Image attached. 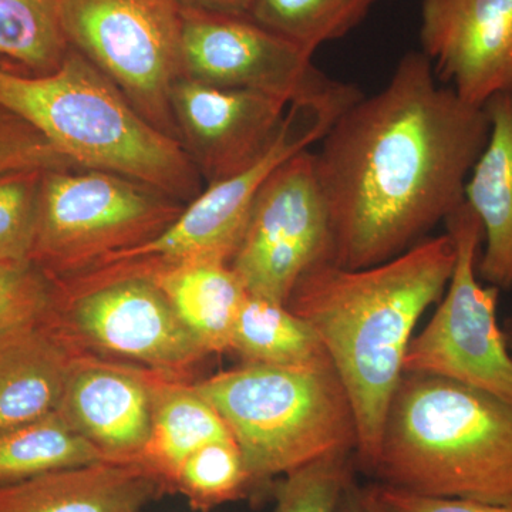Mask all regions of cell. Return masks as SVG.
I'll return each instance as SVG.
<instances>
[{"mask_svg": "<svg viewBox=\"0 0 512 512\" xmlns=\"http://www.w3.org/2000/svg\"><path fill=\"white\" fill-rule=\"evenodd\" d=\"M488 134L484 107L440 86L423 53H406L382 90L336 117L315 153L332 264H382L427 238L466 201Z\"/></svg>", "mask_w": 512, "mask_h": 512, "instance_id": "1", "label": "cell"}, {"mask_svg": "<svg viewBox=\"0 0 512 512\" xmlns=\"http://www.w3.org/2000/svg\"><path fill=\"white\" fill-rule=\"evenodd\" d=\"M454 262L456 249L446 232L367 268L345 269L330 261L313 266L286 302L322 340L348 393L356 454L367 471L379 451L414 328L444 295Z\"/></svg>", "mask_w": 512, "mask_h": 512, "instance_id": "2", "label": "cell"}, {"mask_svg": "<svg viewBox=\"0 0 512 512\" xmlns=\"http://www.w3.org/2000/svg\"><path fill=\"white\" fill-rule=\"evenodd\" d=\"M370 473L429 497L512 503V404L446 377L403 373Z\"/></svg>", "mask_w": 512, "mask_h": 512, "instance_id": "3", "label": "cell"}, {"mask_svg": "<svg viewBox=\"0 0 512 512\" xmlns=\"http://www.w3.org/2000/svg\"><path fill=\"white\" fill-rule=\"evenodd\" d=\"M0 106L28 121L80 170L120 175L183 204L204 190L183 144L141 116L72 47L45 76L0 67Z\"/></svg>", "mask_w": 512, "mask_h": 512, "instance_id": "4", "label": "cell"}, {"mask_svg": "<svg viewBox=\"0 0 512 512\" xmlns=\"http://www.w3.org/2000/svg\"><path fill=\"white\" fill-rule=\"evenodd\" d=\"M192 387L237 443L249 494L320 457L356 451L355 414L333 365H244Z\"/></svg>", "mask_w": 512, "mask_h": 512, "instance_id": "5", "label": "cell"}, {"mask_svg": "<svg viewBox=\"0 0 512 512\" xmlns=\"http://www.w3.org/2000/svg\"><path fill=\"white\" fill-rule=\"evenodd\" d=\"M183 208V202L120 175L45 171L30 262L53 281L72 278L150 241Z\"/></svg>", "mask_w": 512, "mask_h": 512, "instance_id": "6", "label": "cell"}, {"mask_svg": "<svg viewBox=\"0 0 512 512\" xmlns=\"http://www.w3.org/2000/svg\"><path fill=\"white\" fill-rule=\"evenodd\" d=\"M339 113V104L332 100L292 101L271 146L254 164L225 180L207 184L150 241L117 252L87 271L150 276L192 262L229 264L266 178L289 158L322 140Z\"/></svg>", "mask_w": 512, "mask_h": 512, "instance_id": "7", "label": "cell"}, {"mask_svg": "<svg viewBox=\"0 0 512 512\" xmlns=\"http://www.w3.org/2000/svg\"><path fill=\"white\" fill-rule=\"evenodd\" d=\"M55 284L53 318L84 352L183 382L210 356L150 276L86 271Z\"/></svg>", "mask_w": 512, "mask_h": 512, "instance_id": "8", "label": "cell"}, {"mask_svg": "<svg viewBox=\"0 0 512 512\" xmlns=\"http://www.w3.org/2000/svg\"><path fill=\"white\" fill-rule=\"evenodd\" d=\"M62 19L70 47L116 84L141 116L178 140L171 93L183 77V3L63 0Z\"/></svg>", "mask_w": 512, "mask_h": 512, "instance_id": "9", "label": "cell"}, {"mask_svg": "<svg viewBox=\"0 0 512 512\" xmlns=\"http://www.w3.org/2000/svg\"><path fill=\"white\" fill-rule=\"evenodd\" d=\"M444 222L456 262L439 308L410 342L403 372L446 377L512 404V353L497 322L500 289L478 276L483 225L466 201Z\"/></svg>", "mask_w": 512, "mask_h": 512, "instance_id": "10", "label": "cell"}, {"mask_svg": "<svg viewBox=\"0 0 512 512\" xmlns=\"http://www.w3.org/2000/svg\"><path fill=\"white\" fill-rule=\"evenodd\" d=\"M332 249L315 153L303 150L266 178L229 266L248 295L286 305L309 269L332 262Z\"/></svg>", "mask_w": 512, "mask_h": 512, "instance_id": "11", "label": "cell"}, {"mask_svg": "<svg viewBox=\"0 0 512 512\" xmlns=\"http://www.w3.org/2000/svg\"><path fill=\"white\" fill-rule=\"evenodd\" d=\"M312 53L244 15L183 5V76L291 101L348 90L316 69Z\"/></svg>", "mask_w": 512, "mask_h": 512, "instance_id": "12", "label": "cell"}, {"mask_svg": "<svg viewBox=\"0 0 512 512\" xmlns=\"http://www.w3.org/2000/svg\"><path fill=\"white\" fill-rule=\"evenodd\" d=\"M171 104L178 140L207 184L241 173L268 150L291 101L181 77Z\"/></svg>", "mask_w": 512, "mask_h": 512, "instance_id": "13", "label": "cell"}, {"mask_svg": "<svg viewBox=\"0 0 512 512\" xmlns=\"http://www.w3.org/2000/svg\"><path fill=\"white\" fill-rule=\"evenodd\" d=\"M420 42L437 80L467 103L512 92V0H421Z\"/></svg>", "mask_w": 512, "mask_h": 512, "instance_id": "14", "label": "cell"}, {"mask_svg": "<svg viewBox=\"0 0 512 512\" xmlns=\"http://www.w3.org/2000/svg\"><path fill=\"white\" fill-rule=\"evenodd\" d=\"M156 372L83 352L57 412L107 461L140 463L153 429Z\"/></svg>", "mask_w": 512, "mask_h": 512, "instance_id": "15", "label": "cell"}, {"mask_svg": "<svg viewBox=\"0 0 512 512\" xmlns=\"http://www.w3.org/2000/svg\"><path fill=\"white\" fill-rule=\"evenodd\" d=\"M168 493L143 463L99 461L0 487V512H140Z\"/></svg>", "mask_w": 512, "mask_h": 512, "instance_id": "16", "label": "cell"}, {"mask_svg": "<svg viewBox=\"0 0 512 512\" xmlns=\"http://www.w3.org/2000/svg\"><path fill=\"white\" fill-rule=\"evenodd\" d=\"M53 318L0 340V431L57 412L74 360L82 353Z\"/></svg>", "mask_w": 512, "mask_h": 512, "instance_id": "17", "label": "cell"}, {"mask_svg": "<svg viewBox=\"0 0 512 512\" xmlns=\"http://www.w3.org/2000/svg\"><path fill=\"white\" fill-rule=\"evenodd\" d=\"M490 134L468 177L464 200L484 229L478 276L500 291L512 288V92L484 104Z\"/></svg>", "mask_w": 512, "mask_h": 512, "instance_id": "18", "label": "cell"}, {"mask_svg": "<svg viewBox=\"0 0 512 512\" xmlns=\"http://www.w3.org/2000/svg\"><path fill=\"white\" fill-rule=\"evenodd\" d=\"M150 278L202 348L210 355L229 350L248 292L227 262H192Z\"/></svg>", "mask_w": 512, "mask_h": 512, "instance_id": "19", "label": "cell"}, {"mask_svg": "<svg viewBox=\"0 0 512 512\" xmlns=\"http://www.w3.org/2000/svg\"><path fill=\"white\" fill-rule=\"evenodd\" d=\"M232 439L217 410L192 383L160 376L154 386L153 429L140 463L163 478L168 491L181 464L212 441Z\"/></svg>", "mask_w": 512, "mask_h": 512, "instance_id": "20", "label": "cell"}, {"mask_svg": "<svg viewBox=\"0 0 512 512\" xmlns=\"http://www.w3.org/2000/svg\"><path fill=\"white\" fill-rule=\"evenodd\" d=\"M229 350L244 365L318 367L332 365L315 330L284 303L248 295Z\"/></svg>", "mask_w": 512, "mask_h": 512, "instance_id": "21", "label": "cell"}, {"mask_svg": "<svg viewBox=\"0 0 512 512\" xmlns=\"http://www.w3.org/2000/svg\"><path fill=\"white\" fill-rule=\"evenodd\" d=\"M107 461L59 412L0 431V487Z\"/></svg>", "mask_w": 512, "mask_h": 512, "instance_id": "22", "label": "cell"}, {"mask_svg": "<svg viewBox=\"0 0 512 512\" xmlns=\"http://www.w3.org/2000/svg\"><path fill=\"white\" fill-rule=\"evenodd\" d=\"M62 6L63 0H0V60L28 76L55 72L70 50Z\"/></svg>", "mask_w": 512, "mask_h": 512, "instance_id": "23", "label": "cell"}, {"mask_svg": "<svg viewBox=\"0 0 512 512\" xmlns=\"http://www.w3.org/2000/svg\"><path fill=\"white\" fill-rule=\"evenodd\" d=\"M382 0H249V19L315 53L356 28Z\"/></svg>", "mask_w": 512, "mask_h": 512, "instance_id": "24", "label": "cell"}, {"mask_svg": "<svg viewBox=\"0 0 512 512\" xmlns=\"http://www.w3.org/2000/svg\"><path fill=\"white\" fill-rule=\"evenodd\" d=\"M173 491L187 497L194 510L210 511L249 494L244 458L234 439L212 441L181 464Z\"/></svg>", "mask_w": 512, "mask_h": 512, "instance_id": "25", "label": "cell"}, {"mask_svg": "<svg viewBox=\"0 0 512 512\" xmlns=\"http://www.w3.org/2000/svg\"><path fill=\"white\" fill-rule=\"evenodd\" d=\"M43 173L0 174V264L30 261Z\"/></svg>", "mask_w": 512, "mask_h": 512, "instance_id": "26", "label": "cell"}, {"mask_svg": "<svg viewBox=\"0 0 512 512\" xmlns=\"http://www.w3.org/2000/svg\"><path fill=\"white\" fill-rule=\"evenodd\" d=\"M350 453H332L295 468L275 485L274 512H336L352 477Z\"/></svg>", "mask_w": 512, "mask_h": 512, "instance_id": "27", "label": "cell"}, {"mask_svg": "<svg viewBox=\"0 0 512 512\" xmlns=\"http://www.w3.org/2000/svg\"><path fill=\"white\" fill-rule=\"evenodd\" d=\"M56 284L33 262L0 264V340L53 311Z\"/></svg>", "mask_w": 512, "mask_h": 512, "instance_id": "28", "label": "cell"}, {"mask_svg": "<svg viewBox=\"0 0 512 512\" xmlns=\"http://www.w3.org/2000/svg\"><path fill=\"white\" fill-rule=\"evenodd\" d=\"M77 168L28 121L0 106V174ZM80 170V168H77Z\"/></svg>", "mask_w": 512, "mask_h": 512, "instance_id": "29", "label": "cell"}, {"mask_svg": "<svg viewBox=\"0 0 512 512\" xmlns=\"http://www.w3.org/2000/svg\"><path fill=\"white\" fill-rule=\"evenodd\" d=\"M377 512H512L511 504L483 503L463 498L429 497L386 484L365 487Z\"/></svg>", "mask_w": 512, "mask_h": 512, "instance_id": "30", "label": "cell"}, {"mask_svg": "<svg viewBox=\"0 0 512 512\" xmlns=\"http://www.w3.org/2000/svg\"><path fill=\"white\" fill-rule=\"evenodd\" d=\"M336 512H377V510L370 503L365 487L357 485L352 476L340 494Z\"/></svg>", "mask_w": 512, "mask_h": 512, "instance_id": "31", "label": "cell"}, {"mask_svg": "<svg viewBox=\"0 0 512 512\" xmlns=\"http://www.w3.org/2000/svg\"><path fill=\"white\" fill-rule=\"evenodd\" d=\"M180 2L184 6H191V8L245 16L249 0H180Z\"/></svg>", "mask_w": 512, "mask_h": 512, "instance_id": "32", "label": "cell"}, {"mask_svg": "<svg viewBox=\"0 0 512 512\" xmlns=\"http://www.w3.org/2000/svg\"><path fill=\"white\" fill-rule=\"evenodd\" d=\"M503 330L505 333V339H507L508 348H510L511 353H512V315L510 316V318L505 320V325H504Z\"/></svg>", "mask_w": 512, "mask_h": 512, "instance_id": "33", "label": "cell"}, {"mask_svg": "<svg viewBox=\"0 0 512 512\" xmlns=\"http://www.w3.org/2000/svg\"><path fill=\"white\" fill-rule=\"evenodd\" d=\"M0 67H6V69H9V67L6 66V64L3 63L2 60H0ZM10 70H12V69H10Z\"/></svg>", "mask_w": 512, "mask_h": 512, "instance_id": "34", "label": "cell"}]
</instances>
